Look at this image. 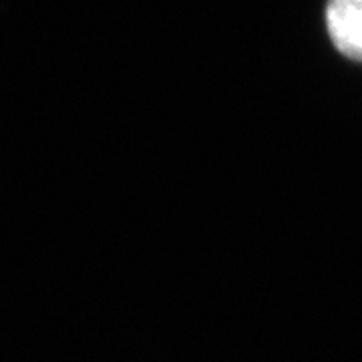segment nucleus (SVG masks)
I'll return each mask as SVG.
<instances>
[{"label": "nucleus", "mask_w": 362, "mask_h": 362, "mask_svg": "<svg viewBox=\"0 0 362 362\" xmlns=\"http://www.w3.org/2000/svg\"><path fill=\"white\" fill-rule=\"evenodd\" d=\"M326 28L338 51L362 63V0H328Z\"/></svg>", "instance_id": "nucleus-1"}]
</instances>
